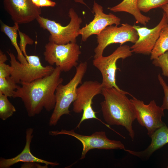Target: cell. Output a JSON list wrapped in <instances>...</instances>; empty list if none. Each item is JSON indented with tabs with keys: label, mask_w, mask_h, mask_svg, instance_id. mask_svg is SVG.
<instances>
[{
	"label": "cell",
	"mask_w": 168,
	"mask_h": 168,
	"mask_svg": "<svg viewBox=\"0 0 168 168\" xmlns=\"http://www.w3.org/2000/svg\"><path fill=\"white\" fill-rule=\"evenodd\" d=\"M61 72L56 67L49 75L30 83L21 82V86L17 85L12 97L21 99L29 117L39 114L44 108L48 111L54 109L56 90L63 81L60 77Z\"/></svg>",
	"instance_id": "6da1fadb"
},
{
	"label": "cell",
	"mask_w": 168,
	"mask_h": 168,
	"mask_svg": "<svg viewBox=\"0 0 168 168\" xmlns=\"http://www.w3.org/2000/svg\"><path fill=\"white\" fill-rule=\"evenodd\" d=\"M101 94L104 100L100 105L105 121L109 125L124 127L133 140L135 133L132 124L136 118L130 99L114 87L103 88Z\"/></svg>",
	"instance_id": "7a4b0ae2"
},
{
	"label": "cell",
	"mask_w": 168,
	"mask_h": 168,
	"mask_svg": "<svg viewBox=\"0 0 168 168\" xmlns=\"http://www.w3.org/2000/svg\"><path fill=\"white\" fill-rule=\"evenodd\" d=\"M87 68L86 62L81 63L76 67V73L73 78L67 84H59L55 92L56 103L50 118V126H55L63 115H70L69 108L77 98V89L82 81Z\"/></svg>",
	"instance_id": "3957f363"
},
{
	"label": "cell",
	"mask_w": 168,
	"mask_h": 168,
	"mask_svg": "<svg viewBox=\"0 0 168 168\" xmlns=\"http://www.w3.org/2000/svg\"><path fill=\"white\" fill-rule=\"evenodd\" d=\"M70 18L69 24L65 26L54 21L39 16L36 19L40 27L47 30L50 33L49 41L56 44H65L70 42L76 43L82 19L79 17L73 8H70L68 13Z\"/></svg>",
	"instance_id": "277c9868"
},
{
	"label": "cell",
	"mask_w": 168,
	"mask_h": 168,
	"mask_svg": "<svg viewBox=\"0 0 168 168\" xmlns=\"http://www.w3.org/2000/svg\"><path fill=\"white\" fill-rule=\"evenodd\" d=\"M7 53L12 68L10 76L17 84L31 82L50 75L54 69L50 65L42 66L38 56L27 55L25 57L28 63L23 64L17 61L12 53Z\"/></svg>",
	"instance_id": "5b68a950"
},
{
	"label": "cell",
	"mask_w": 168,
	"mask_h": 168,
	"mask_svg": "<svg viewBox=\"0 0 168 168\" xmlns=\"http://www.w3.org/2000/svg\"><path fill=\"white\" fill-rule=\"evenodd\" d=\"M81 52L76 43L58 44L49 41L45 46L44 59L50 65L55 64L61 72L70 71L76 67Z\"/></svg>",
	"instance_id": "8992f818"
},
{
	"label": "cell",
	"mask_w": 168,
	"mask_h": 168,
	"mask_svg": "<svg viewBox=\"0 0 168 168\" xmlns=\"http://www.w3.org/2000/svg\"><path fill=\"white\" fill-rule=\"evenodd\" d=\"M130 47L126 45H120L111 54L94 58L93 65L100 72L102 77L101 83L103 88L114 87L119 91L133 96L129 93L120 89L116 83V63L120 59H124L132 55Z\"/></svg>",
	"instance_id": "52a82bcc"
},
{
	"label": "cell",
	"mask_w": 168,
	"mask_h": 168,
	"mask_svg": "<svg viewBox=\"0 0 168 168\" xmlns=\"http://www.w3.org/2000/svg\"><path fill=\"white\" fill-rule=\"evenodd\" d=\"M96 38L98 45L94 50V58L102 56L105 49L109 45L119 43L122 45L128 42L134 44L138 36L133 26L126 23L119 27L108 26L97 35Z\"/></svg>",
	"instance_id": "ba28073f"
},
{
	"label": "cell",
	"mask_w": 168,
	"mask_h": 168,
	"mask_svg": "<svg viewBox=\"0 0 168 168\" xmlns=\"http://www.w3.org/2000/svg\"><path fill=\"white\" fill-rule=\"evenodd\" d=\"M49 134L52 136L66 134L74 137L79 140L83 147L81 160L84 159L87 152L94 149L124 150L125 149L124 145L120 141L109 139L104 131L96 132L90 135H85L75 133L73 129H62L60 131H50Z\"/></svg>",
	"instance_id": "9c48e42d"
},
{
	"label": "cell",
	"mask_w": 168,
	"mask_h": 168,
	"mask_svg": "<svg viewBox=\"0 0 168 168\" xmlns=\"http://www.w3.org/2000/svg\"><path fill=\"white\" fill-rule=\"evenodd\" d=\"M130 100L133 105L136 119L139 124L146 128L147 134L150 137L158 129L165 123L162 118L165 116L164 110L158 106L155 101H151L148 104L133 96Z\"/></svg>",
	"instance_id": "30bf717a"
},
{
	"label": "cell",
	"mask_w": 168,
	"mask_h": 168,
	"mask_svg": "<svg viewBox=\"0 0 168 168\" xmlns=\"http://www.w3.org/2000/svg\"><path fill=\"white\" fill-rule=\"evenodd\" d=\"M168 24V17L163 12L162 18L158 24L152 28L133 25L138 38L130 47L132 53L145 55L151 54L158 40L161 29Z\"/></svg>",
	"instance_id": "8fae6325"
},
{
	"label": "cell",
	"mask_w": 168,
	"mask_h": 168,
	"mask_svg": "<svg viewBox=\"0 0 168 168\" xmlns=\"http://www.w3.org/2000/svg\"><path fill=\"white\" fill-rule=\"evenodd\" d=\"M101 83L96 81H86L78 87L77 98L73 102V110L75 113L83 112L82 116L86 117L95 112L92 108V100L96 95L101 94Z\"/></svg>",
	"instance_id": "7c38bea8"
},
{
	"label": "cell",
	"mask_w": 168,
	"mask_h": 168,
	"mask_svg": "<svg viewBox=\"0 0 168 168\" xmlns=\"http://www.w3.org/2000/svg\"><path fill=\"white\" fill-rule=\"evenodd\" d=\"M4 7L14 23H30L40 16L41 8L35 6L31 0H3Z\"/></svg>",
	"instance_id": "4fadbf2b"
},
{
	"label": "cell",
	"mask_w": 168,
	"mask_h": 168,
	"mask_svg": "<svg viewBox=\"0 0 168 168\" xmlns=\"http://www.w3.org/2000/svg\"><path fill=\"white\" fill-rule=\"evenodd\" d=\"M92 11L95 13L93 20L85 26L80 29L79 35H82V40L86 41L93 35H99L106 27L115 24L118 26L120 24V19L110 13L106 14L103 12V7L94 1Z\"/></svg>",
	"instance_id": "5bb4252c"
},
{
	"label": "cell",
	"mask_w": 168,
	"mask_h": 168,
	"mask_svg": "<svg viewBox=\"0 0 168 168\" xmlns=\"http://www.w3.org/2000/svg\"><path fill=\"white\" fill-rule=\"evenodd\" d=\"M33 132V129L31 128H28L26 130V145L23 150L20 154L14 157L9 159H5L1 157L0 168H9L12 166L20 162H36L44 164L45 165H51L53 166L59 165L57 162H50L38 158L31 153L30 147L33 137V135H32Z\"/></svg>",
	"instance_id": "9a60e30c"
},
{
	"label": "cell",
	"mask_w": 168,
	"mask_h": 168,
	"mask_svg": "<svg viewBox=\"0 0 168 168\" xmlns=\"http://www.w3.org/2000/svg\"><path fill=\"white\" fill-rule=\"evenodd\" d=\"M150 138V144L143 150L136 151L125 149L124 151L142 160L147 161L156 151L163 147L168 143V128L165 124L157 129Z\"/></svg>",
	"instance_id": "2e32d148"
},
{
	"label": "cell",
	"mask_w": 168,
	"mask_h": 168,
	"mask_svg": "<svg viewBox=\"0 0 168 168\" xmlns=\"http://www.w3.org/2000/svg\"><path fill=\"white\" fill-rule=\"evenodd\" d=\"M138 0H123L120 3L112 7L108 8L114 12H124L133 16L136 23H140L146 26L151 18L142 14L137 6Z\"/></svg>",
	"instance_id": "e0dca14e"
},
{
	"label": "cell",
	"mask_w": 168,
	"mask_h": 168,
	"mask_svg": "<svg viewBox=\"0 0 168 168\" xmlns=\"http://www.w3.org/2000/svg\"><path fill=\"white\" fill-rule=\"evenodd\" d=\"M19 29V24L17 23H14L12 26H8L4 23L1 24V30L8 37L15 48L17 53V59L21 63L26 64L28 63V62L17 42V32Z\"/></svg>",
	"instance_id": "ac0fdd59"
},
{
	"label": "cell",
	"mask_w": 168,
	"mask_h": 168,
	"mask_svg": "<svg viewBox=\"0 0 168 168\" xmlns=\"http://www.w3.org/2000/svg\"><path fill=\"white\" fill-rule=\"evenodd\" d=\"M168 51V24L161 29L159 37L151 54L153 60Z\"/></svg>",
	"instance_id": "d6986e66"
},
{
	"label": "cell",
	"mask_w": 168,
	"mask_h": 168,
	"mask_svg": "<svg viewBox=\"0 0 168 168\" xmlns=\"http://www.w3.org/2000/svg\"><path fill=\"white\" fill-rule=\"evenodd\" d=\"M16 111L14 106L8 100L7 97L0 93V118L5 120L12 116Z\"/></svg>",
	"instance_id": "ffe728a7"
},
{
	"label": "cell",
	"mask_w": 168,
	"mask_h": 168,
	"mask_svg": "<svg viewBox=\"0 0 168 168\" xmlns=\"http://www.w3.org/2000/svg\"><path fill=\"white\" fill-rule=\"evenodd\" d=\"M17 85L10 76L6 78L0 77V93L7 97H13Z\"/></svg>",
	"instance_id": "44dd1931"
},
{
	"label": "cell",
	"mask_w": 168,
	"mask_h": 168,
	"mask_svg": "<svg viewBox=\"0 0 168 168\" xmlns=\"http://www.w3.org/2000/svg\"><path fill=\"white\" fill-rule=\"evenodd\" d=\"M168 0H138L137 6L141 12H147L152 9L161 7Z\"/></svg>",
	"instance_id": "7402d4cb"
},
{
	"label": "cell",
	"mask_w": 168,
	"mask_h": 168,
	"mask_svg": "<svg viewBox=\"0 0 168 168\" xmlns=\"http://www.w3.org/2000/svg\"><path fill=\"white\" fill-rule=\"evenodd\" d=\"M152 64L156 67L161 68L162 75L168 78V51L153 60Z\"/></svg>",
	"instance_id": "603a6c76"
},
{
	"label": "cell",
	"mask_w": 168,
	"mask_h": 168,
	"mask_svg": "<svg viewBox=\"0 0 168 168\" xmlns=\"http://www.w3.org/2000/svg\"><path fill=\"white\" fill-rule=\"evenodd\" d=\"M18 32L20 38L19 46L21 50L25 56L27 55L26 51V45L27 44H32L34 41L29 36L21 31L19 29Z\"/></svg>",
	"instance_id": "cb8c5ba5"
},
{
	"label": "cell",
	"mask_w": 168,
	"mask_h": 168,
	"mask_svg": "<svg viewBox=\"0 0 168 168\" xmlns=\"http://www.w3.org/2000/svg\"><path fill=\"white\" fill-rule=\"evenodd\" d=\"M158 79L162 87L164 93L163 103L161 107L164 110H168V85L160 73L158 75Z\"/></svg>",
	"instance_id": "d4e9b609"
},
{
	"label": "cell",
	"mask_w": 168,
	"mask_h": 168,
	"mask_svg": "<svg viewBox=\"0 0 168 168\" xmlns=\"http://www.w3.org/2000/svg\"><path fill=\"white\" fill-rule=\"evenodd\" d=\"M12 68L5 63H0V77L6 78L11 75Z\"/></svg>",
	"instance_id": "484cf974"
},
{
	"label": "cell",
	"mask_w": 168,
	"mask_h": 168,
	"mask_svg": "<svg viewBox=\"0 0 168 168\" xmlns=\"http://www.w3.org/2000/svg\"><path fill=\"white\" fill-rule=\"evenodd\" d=\"M32 3L38 7H54L56 3L51 0H31Z\"/></svg>",
	"instance_id": "4316f807"
},
{
	"label": "cell",
	"mask_w": 168,
	"mask_h": 168,
	"mask_svg": "<svg viewBox=\"0 0 168 168\" xmlns=\"http://www.w3.org/2000/svg\"><path fill=\"white\" fill-rule=\"evenodd\" d=\"M38 163L36 162H25L21 165V168H48L47 165L42 166L38 164Z\"/></svg>",
	"instance_id": "83f0119b"
},
{
	"label": "cell",
	"mask_w": 168,
	"mask_h": 168,
	"mask_svg": "<svg viewBox=\"0 0 168 168\" xmlns=\"http://www.w3.org/2000/svg\"><path fill=\"white\" fill-rule=\"evenodd\" d=\"M7 60V58L6 55L3 53L2 51H0V63H5Z\"/></svg>",
	"instance_id": "f1b7e54d"
},
{
	"label": "cell",
	"mask_w": 168,
	"mask_h": 168,
	"mask_svg": "<svg viewBox=\"0 0 168 168\" xmlns=\"http://www.w3.org/2000/svg\"><path fill=\"white\" fill-rule=\"evenodd\" d=\"M168 17V2L161 7Z\"/></svg>",
	"instance_id": "f546056e"
},
{
	"label": "cell",
	"mask_w": 168,
	"mask_h": 168,
	"mask_svg": "<svg viewBox=\"0 0 168 168\" xmlns=\"http://www.w3.org/2000/svg\"><path fill=\"white\" fill-rule=\"evenodd\" d=\"M74 1L77 3H79L85 6H86V4L84 2V0H74Z\"/></svg>",
	"instance_id": "4dcf8cb0"
},
{
	"label": "cell",
	"mask_w": 168,
	"mask_h": 168,
	"mask_svg": "<svg viewBox=\"0 0 168 168\" xmlns=\"http://www.w3.org/2000/svg\"><path fill=\"white\" fill-rule=\"evenodd\" d=\"M167 168H168V164H167Z\"/></svg>",
	"instance_id": "1f68e13d"
}]
</instances>
